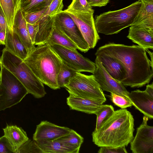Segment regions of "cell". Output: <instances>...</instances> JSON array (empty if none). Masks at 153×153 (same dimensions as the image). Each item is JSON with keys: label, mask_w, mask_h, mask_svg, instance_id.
Segmentation results:
<instances>
[{"label": "cell", "mask_w": 153, "mask_h": 153, "mask_svg": "<svg viewBox=\"0 0 153 153\" xmlns=\"http://www.w3.org/2000/svg\"><path fill=\"white\" fill-rule=\"evenodd\" d=\"M97 50L114 57L123 65L127 74L126 79L122 83L124 86L141 87L152 79L153 64L142 47L111 42Z\"/></svg>", "instance_id": "6da1fadb"}, {"label": "cell", "mask_w": 153, "mask_h": 153, "mask_svg": "<svg viewBox=\"0 0 153 153\" xmlns=\"http://www.w3.org/2000/svg\"><path fill=\"white\" fill-rule=\"evenodd\" d=\"M134 118L130 112L125 108L117 110L98 130L92 132V141L100 147L127 146L134 137Z\"/></svg>", "instance_id": "7a4b0ae2"}, {"label": "cell", "mask_w": 153, "mask_h": 153, "mask_svg": "<svg viewBox=\"0 0 153 153\" xmlns=\"http://www.w3.org/2000/svg\"><path fill=\"white\" fill-rule=\"evenodd\" d=\"M23 61L43 84L54 90L60 88L57 77L62 61L51 46L38 45Z\"/></svg>", "instance_id": "3957f363"}, {"label": "cell", "mask_w": 153, "mask_h": 153, "mask_svg": "<svg viewBox=\"0 0 153 153\" xmlns=\"http://www.w3.org/2000/svg\"><path fill=\"white\" fill-rule=\"evenodd\" d=\"M141 5L139 0L123 8L96 16L94 22L97 31L105 35H112L132 25Z\"/></svg>", "instance_id": "277c9868"}, {"label": "cell", "mask_w": 153, "mask_h": 153, "mask_svg": "<svg viewBox=\"0 0 153 153\" xmlns=\"http://www.w3.org/2000/svg\"><path fill=\"white\" fill-rule=\"evenodd\" d=\"M1 65L13 74L30 94L39 98L46 94L42 82L22 59L4 48L0 57Z\"/></svg>", "instance_id": "5b68a950"}, {"label": "cell", "mask_w": 153, "mask_h": 153, "mask_svg": "<svg viewBox=\"0 0 153 153\" xmlns=\"http://www.w3.org/2000/svg\"><path fill=\"white\" fill-rule=\"evenodd\" d=\"M0 111L16 105L28 93L21 82L0 65Z\"/></svg>", "instance_id": "8992f818"}, {"label": "cell", "mask_w": 153, "mask_h": 153, "mask_svg": "<svg viewBox=\"0 0 153 153\" xmlns=\"http://www.w3.org/2000/svg\"><path fill=\"white\" fill-rule=\"evenodd\" d=\"M69 94L104 102L106 99L103 91L94 75H86L77 72L65 86Z\"/></svg>", "instance_id": "52a82bcc"}, {"label": "cell", "mask_w": 153, "mask_h": 153, "mask_svg": "<svg viewBox=\"0 0 153 153\" xmlns=\"http://www.w3.org/2000/svg\"><path fill=\"white\" fill-rule=\"evenodd\" d=\"M64 11L75 22L90 49L94 48L100 38L96 28L93 14L68 8Z\"/></svg>", "instance_id": "ba28073f"}, {"label": "cell", "mask_w": 153, "mask_h": 153, "mask_svg": "<svg viewBox=\"0 0 153 153\" xmlns=\"http://www.w3.org/2000/svg\"><path fill=\"white\" fill-rule=\"evenodd\" d=\"M62 62L71 68L79 72L93 74L96 68L95 62L84 57L76 50L55 45L51 46Z\"/></svg>", "instance_id": "9c48e42d"}, {"label": "cell", "mask_w": 153, "mask_h": 153, "mask_svg": "<svg viewBox=\"0 0 153 153\" xmlns=\"http://www.w3.org/2000/svg\"><path fill=\"white\" fill-rule=\"evenodd\" d=\"M54 22L74 43L77 49L84 53L90 49L75 22L64 10L55 15Z\"/></svg>", "instance_id": "30bf717a"}, {"label": "cell", "mask_w": 153, "mask_h": 153, "mask_svg": "<svg viewBox=\"0 0 153 153\" xmlns=\"http://www.w3.org/2000/svg\"><path fill=\"white\" fill-rule=\"evenodd\" d=\"M95 63L96 68L93 75L102 90L120 95L129 99L128 96L129 92L121 82L113 78L108 74L97 57Z\"/></svg>", "instance_id": "8fae6325"}, {"label": "cell", "mask_w": 153, "mask_h": 153, "mask_svg": "<svg viewBox=\"0 0 153 153\" xmlns=\"http://www.w3.org/2000/svg\"><path fill=\"white\" fill-rule=\"evenodd\" d=\"M148 120L144 116L142 123L137 128L136 134L130 143L132 153H153V126L148 125Z\"/></svg>", "instance_id": "7c38bea8"}, {"label": "cell", "mask_w": 153, "mask_h": 153, "mask_svg": "<svg viewBox=\"0 0 153 153\" xmlns=\"http://www.w3.org/2000/svg\"><path fill=\"white\" fill-rule=\"evenodd\" d=\"M71 129L43 121L36 126L33 140L36 142L56 140L68 134Z\"/></svg>", "instance_id": "4fadbf2b"}, {"label": "cell", "mask_w": 153, "mask_h": 153, "mask_svg": "<svg viewBox=\"0 0 153 153\" xmlns=\"http://www.w3.org/2000/svg\"><path fill=\"white\" fill-rule=\"evenodd\" d=\"M95 55L113 78L121 83L125 80L127 75L126 70L123 65L118 60L97 50Z\"/></svg>", "instance_id": "5bb4252c"}, {"label": "cell", "mask_w": 153, "mask_h": 153, "mask_svg": "<svg viewBox=\"0 0 153 153\" xmlns=\"http://www.w3.org/2000/svg\"><path fill=\"white\" fill-rule=\"evenodd\" d=\"M128 98L132 105L145 116L150 119L153 118V97L145 91L137 90L131 91Z\"/></svg>", "instance_id": "9a60e30c"}, {"label": "cell", "mask_w": 153, "mask_h": 153, "mask_svg": "<svg viewBox=\"0 0 153 153\" xmlns=\"http://www.w3.org/2000/svg\"><path fill=\"white\" fill-rule=\"evenodd\" d=\"M104 102L82 98L69 94L67 103L70 109L88 114H95Z\"/></svg>", "instance_id": "2e32d148"}, {"label": "cell", "mask_w": 153, "mask_h": 153, "mask_svg": "<svg viewBox=\"0 0 153 153\" xmlns=\"http://www.w3.org/2000/svg\"><path fill=\"white\" fill-rule=\"evenodd\" d=\"M127 37L145 50L153 49V30L141 26H130Z\"/></svg>", "instance_id": "e0dca14e"}, {"label": "cell", "mask_w": 153, "mask_h": 153, "mask_svg": "<svg viewBox=\"0 0 153 153\" xmlns=\"http://www.w3.org/2000/svg\"><path fill=\"white\" fill-rule=\"evenodd\" d=\"M141 5L132 25L153 30V0H140Z\"/></svg>", "instance_id": "ac0fdd59"}, {"label": "cell", "mask_w": 153, "mask_h": 153, "mask_svg": "<svg viewBox=\"0 0 153 153\" xmlns=\"http://www.w3.org/2000/svg\"><path fill=\"white\" fill-rule=\"evenodd\" d=\"M4 45L8 51L24 60L28 54L26 49L18 35L13 29L8 27Z\"/></svg>", "instance_id": "d6986e66"}, {"label": "cell", "mask_w": 153, "mask_h": 153, "mask_svg": "<svg viewBox=\"0 0 153 153\" xmlns=\"http://www.w3.org/2000/svg\"><path fill=\"white\" fill-rule=\"evenodd\" d=\"M13 29L19 37L29 54L35 46L31 42L27 29V22L20 9L15 16Z\"/></svg>", "instance_id": "ffe728a7"}, {"label": "cell", "mask_w": 153, "mask_h": 153, "mask_svg": "<svg viewBox=\"0 0 153 153\" xmlns=\"http://www.w3.org/2000/svg\"><path fill=\"white\" fill-rule=\"evenodd\" d=\"M4 136L17 153L20 147L29 139L26 132L16 125H7L3 129Z\"/></svg>", "instance_id": "44dd1931"}, {"label": "cell", "mask_w": 153, "mask_h": 153, "mask_svg": "<svg viewBox=\"0 0 153 153\" xmlns=\"http://www.w3.org/2000/svg\"><path fill=\"white\" fill-rule=\"evenodd\" d=\"M54 16L46 15L39 21V30L35 38V45L46 43L53 29Z\"/></svg>", "instance_id": "7402d4cb"}, {"label": "cell", "mask_w": 153, "mask_h": 153, "mask_svg": "<svg viewBox=\"0 0 153 153\" xmlns=\"http://www.w3.org/2000/svg\"><path fill=\"white\" fill-rule=\"evenodd\" d=\"M36 142L44 153H78L79 151L56 140Z\"/></svg>", "instance_id": "603a6c76"}, {"label": "cell", "mask_w": 153, "mask_h": 153, "mask_svg": "<svg viewBox=\"0 0 153 153\" xmlns=\"http://www.w3.org/2000/svg\"><path fill=\"white\" fill-rule=\"evenodd\" d=\"M46 44L50 46L57 45L70 49H77L74 43L63 32L54 22L53 30Z\"/></svg>", "instance_id": "cb8c5ba5"}, {"label": "cell", "mask_w": 153, "mask_h": 153, "mask_svg": "<svg viewBox=\"0 0 153 153\" xmlns=\"http://www.w3.org/2000/svg\"><path fill=\"white\" fill-rule=\"evenodd\" d=\"M21 0H0L1 6L9 28L13 29L15 16L20 9Z\"/></svg>", "instance_id": "d4e9b609"}, {"label": "cell", "mask_w": 153, "mask_h": 153, "mask_svg": "<svg viewBox=\"0 0 153 153\" xmlns=\"http://www.w3.org/2000/svg\"><path fill=\"white\" fill-rule=\"evenodd\" d=\"M53 0H21L20 9L23 15L48 8Z\"/></svg>", "instance_id": "484cf974"}, {"label": "cell", "mask_w": 153, "mask_h": 153, "mask_svg": "<svg viewBox=\"0 0 153 153\" xmlns=\"http://www.w3.org/2000/svg\"><path fill=\"white\" fill-rule=\"evenodd\" d=\"M114 110L113 106L109 105H102L95 114L97 121L94 131H97L113 114Z\"/></svg>", "instance_id": "4316f807"}, {"label": "cell", "mask_w": 153, "mask_h": 153, "mask_svg": "<svg viewBox=\"0 0 153 153\" xmlns=\"http://www.w3.org/2000/svg\"><path fill=\"white\" fill-rule=\"evenodd\" d=\"M56 140L79 150L81 146L83 143L84 139L80 135L71 129L68 134Z\"/></svg>", "instance_id": "83f0119b"}, {"label": "cell", "mask_w": 153, "mask_h": 153, "mask_svg": "<svg viewBox=\"0 0 153 153\" xmlns=\"http://www.w3.org/2000/svg\"><path fill=\"white\" fill-rule=\"evenodd\" d=\"M78 71L71 68L62 62L60 69L57 77L59 87L65 88L70 80L74 76Z\"/></svg>", "instance_id": "f1b7e54d"}, {"label": "cell", "mask_w": 153, "mask_h": 153, "mask_svg": "<svg viewBox=\"0 0 153 153\" xmlns=\"http://www.w3.org/2000/svg\"><path fill=\"white\" fill-rule=\"evenodd\" d=\"M68 9L94 14V10L89 5L86 0H72L68 7Z\"/></svg>", "instance_id": "f546056e"}, {"label": "cell", "mask_w": 153, "mask_h": 153, "mask_svg": "<svg viewBox=\"0 0 153 153\" xmlns=\"http://www.w3.org/2000/svg\"><path fill=\"white\" fill-rule=\"evenodd\" d=\"M44 153L36 141L29 139L19 149L17 153Z\"/></svg>", "instance_id": "4dcf8cb0"}, {"label": "cell", "mask_w": 153, "mask_h": 153, "mask_svg": "<svg viewBox=\"0 0 153 153\" xmlns=\"http://www.w3.org/2000/svg\"><path fill=\"white\" fill-rule=\"evenodd\" d=\"M110 97L113 103L121 109H125L132 105L129 100L125 97L112 93H111Z\"/></svg>", "instance_id": "1f68e13d"}, {"label": "cell", "mask_w": 153, "mask_h": 153, "mask_svg": "<svg viewBox=\"0 0 153 153\" xmlns=\"http://www.w3.org/2000/svg\"><path fill=\"white\" fill-rule=\"evenodd\" d=\"M48 8L35 12L23 15L27 23L35 24L37 23L43 16Z\"/></svg>", "instance_id": "d6a6232c"}, {"label": "cell", "mask_w": 153, "mask_h": 153, "mask_svg": "<svg viewBox=\"0 0 153 153\" xmlns=\"http://www.w3.org/2000/svg\"><path fill=\"white\" fill-rule=\"evenodd\" d=\"M63 0H53L43 16L47 15L53 16L62 11Z\"/></svg>", "instance_id": "836d02e7"}, {"label": "cell", "mask_w": 153, "mask_h": 153, "mask_svg": "<svg viewBox=\"0 0 153 153\" xmlns=\"http://www.w3.org/2000/svg\"><path fill=\"white\" fill-rule=\"evenodd\" d=\"M0 153H15L12 146L4 135L0 137Z\"/></svg>", "instance_id": "e575fe53"}, {"label": "cell", "mask_w": 153, "mask_h": 153, "mask_svg": "<svg viewBox=\"0 0 153 153\" xmlns=\"http://www.w3.org/2000/svg\"><path fill=\"white\" fill-rule=\"evenodd\" d=\"M98 153H127L125 146L117 147H102L99 150Z\"/></svg>", "instance_id": "d590c367"}, {"label": "cell", "mask_w": 153, "mask_h": 153, "mask_svg": "<svg viewBox=\"0 0 153 153\" xmlns=\"http://www.w3.org/2000/svg\"><path fill=\"white\" fill-rule=\"evenodd\" d=\"M28 33L32 43L34 45L35 38L39 30V22L32 24L27 22Z\"/></svg>", "instance_id": "8d00e7d4"}, {"label": "cell", "mask_w": 153, "mask_h": 153, "mask_svg": "<svg viewBox=\"0 0 153 153\" xmlns=\"http://www.w3.org/2000/svg\"><path fill=\"white\" fill-rule=\"evenodd\" d=\"M88 3L91 7H102L106 6L109 0H86Z\"/></svg>", "instance_id": "74e56055"}, {"label": "cell", "mask_w": 153, "mask_h": 153, "mask_svg": "<svg viewBox=\"0 0 153 153\" xmlns=\"http://www.w3.org/2000/svg\"><path fill=\"white\" fill-rule=\"evenodd\" d=\"M7 27L8 25L4 14L0 5V31L3 30H6Z\"/></svg>", "instance_id": "f35d334b"}, {"label": "cell", "mask_w": 153, "mask_h": 153, "mask_svg": "<svg viewBox=\"0 0 153 153\" xmlns=\"http://www.w3.org/2000/svg\"><path fill=\"white\" fill-rule=\"evenodd\" d=\"M6 36V30H2L0 31V44L4 45Z\"/></svg>", "instance_id": "ab89813d"}, {"label": "cell", "mask_w": 153, "mask_h": 153, "mask_svg": "<svg viewBox=\"0 0 153 153\" xmlns=\"http://www.w3.org/2000/svg\"><path fill=\"white\" fill-rule=\"evenodd\" d=\"M145 91L150 96L153 97V83L148 84L146 86Z\"/></svg>", "instance_id": "60d3db41"}]
</instances>
